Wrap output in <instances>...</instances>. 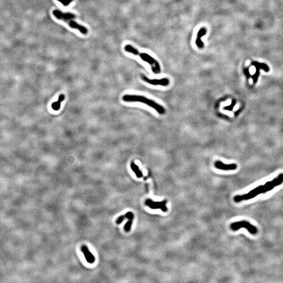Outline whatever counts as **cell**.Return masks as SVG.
Returning a JSON list of instances; mask_svg holds the SVG:
<instances>
[{"label":"cell","instance_id":"cell-1","mask_svg":"<svg viewBox=\"0 0 283 283\" xmlns=\"http://www.w3.org/2000/svg\"><path fill=\"white\" fill-rule=\"evenodd\" d=\"M124 50L126 52L131 53L133 55H138L144 61L150 64L152 71L154 73L159 74L161 72V67L159 62L153 57H151L150 55L146 53L139 52L138 50L130 45H126L125 46Z\"/></svg>","mask_w":283,"mask_h":283},{"label":"cell","instance_id":"cell-8","mask_svg":"<svg viewBox=\"0 0 283 283\" xmlns=\"http://www.w3.org/2000/svg\"><path fill=\"white\" fill-rule=\"evenodd\" d=\"M252 66H254V67H255L256 69V73L254 75L252 76L253 82H254V83H255L257 82L259 75H260V69H263L266 72H268L269 71V67L265 64H262V63L256 62V61H254V62H252Z\"/></svg>","mask_w":283,"mask_h":283},{"label":"cell","instance_id":"cell-19","mask_svg":"<svg viewBox=\"0 0 283 283\" xmlns=\"http://www.w3.org/2000/svg\"><path fill=\"white\" fill-rule=\"evenodd\" d=\"M244 74H245V75L247 76V78H249V76H250V74H249V69H248V68H246V69H244Z\"/></svg>","mask_w":283,"mask_h":283},{"label":"cell","instance_id":"cell-12","mask_svg":"<svg viewBox=\"0 0 283 283\" xmlns=\"http://www.w3.org/2000/svg\"><path fill=\"white\" fill-rule=\"evenodd\" d=\"M206 33H207V30L205 27H203V28L200 29L199 31L198 32L197 37L196 41V45L197 46V47L200 49H202L203 47H204L203 43L202 42L201 38L202 37L205 36Z\"/></svg>","mask_w":283,"mask_h":283},{"label":"cell","instance_id":"cell-17","mask_svg":"<svg viewBox=\"0 0 283 283\" xmlns=\"http://www.w3.org/2000/svg\"><path fill=\"white\" fill-rule=\"evenodd\" d=\"M57 1H58L59 2L61 3L65 6H67L68 5H69L73 0H57Z\"/></svg>","mask_w":283,"mask_h":283},{"label":"cell","instance_id":"cell-15","mask_svg":"<svg viewBox=\"0 0 283 283\" xmlns=\"http://www.w3.org/2000/svg\"><path fill=\"white\" fill-rule=\"evenodd\" d=\"M130 166H131V168L132 170L133 171H134V173H135L136 176H137L138 178H141V177H143V173L140 170L139 167H138L137 165H136L134 163L132 162L131 163Z\"/></svg>","mask_w":283,"mask_h":283},{"label":"cell","instance_id":"cell-16","mask_svg":"<svg viewBox=\"0 0 283 283\" xmlns=\"http://www.w3.org/2000/svg\"><path fill=\"white\" fill-rule=\"evenodd\" d=\"M133 221V219H129L127 222L125 224L124 226V230L125 232H129L131 230V226H132V225Z\"/></svg>","mask_w":283,"mask_h":283},{"label":"cell","instance_id":"cell-11","mask_svg":"<svg viewBox=\"0 0 283 283\" xmlns=\"http://www.w3.org/2000/svg\"><path fill=\"white\" fill-rule=\"evenodd\" d=\"M215 166L217 169L224 170H232L237 168V165L235 164H225L220 161H216Z\"/></svg>","mask_w":283,"mask_h":283},{"label":"cell","instance_id":"cell-3","mask_svg":"<svg viewBox=\"0 0 283 283\" xmlns=\"http://www.w3.org/2000/svg\"><path fill=\"white\" fill-rule=\"evenodd\" d=\"M123 100L125 102H140L148 106L152 107L156 110L159 114H164L165 112L164 108L159 104L156 103L155 102L148 99L144 96H135V95H125L123 97Z\"/></svg>","mask_w":283,"mask_h":283},{"label":"cell","instance_id":"cell-13","mask_svg":"<svg viewBox=\"0 0 283 283\" xmlns=\"http://www.w3.org/2000/svg\"><path fill=\"white\" fill-rule=\"evenodd\" d=\"M65 95L63 94H61L59 96L58 101L53 102L52 104V109L54 110V111H58L60 108L61 102L65 100Z\"/></svg>","mask_w":283,"mask_h":283},{"label":"cell","instance_id":"cell-6","mask_svg":"<svg viewBox=\"0 0 283 283\" xmlns=\"http://www.w3.org/2000/svg\"><path fill=\"white\" fill-rule=\"evenodd\" d=\"M283 182V174H281L272 181L268 182L263 185V193L268 192L273 189L275 187L282 184Z\"/></svg>","mask_w":283,"mask_h":283},{"label":"cell","instance_id":"cell-4","mask_svg":"<svg viewBox=\"0 0 283 283\" xmlns=\"http://www.w3.org/2000/svg\"><path fill=\"white\" fill-rule=\"evenodd\" d=\"M263 186L260 185L254 189L251 190L249 193L243 195H238L234 197V201L235 203H239L244 200H249L255 197L260 194H263Z\"/></svg>","mask_w":283,"mask_h":283},{"label":"cell","instance_id":"cell-7","mask_svg":"<svg viewBox=\"0 0 283 283\" xmlns=\"http://www.w3.org/2000/svg\"><path fill=\"white\" fill-rule=\"evenodd\" d=\"M166 200H164L163 201H158L155 202L150 199H147L145 201V204L148 207L152 209H161L162 211L166 212L167 211V208L166 207Z\"/></svg>","mask_w":283,"mask_h":283},{"label":"cell","instance_id":"cell-14","mask_svg":"<svg viewBox=\"0 0 283 283\" xmlns=\"http://www.w3.org/2000/svg\"><path fill=\"white\" fill-rule=\"evenodd\" d=\"M125 219H134V214L132 212H127V213L125 214L124 215L119 216L116 220V224H121Z\"/></svg>","mask_w":283,"mask_h":283},{"label":"cell","instance_id":"cell-5","mask_svg":"<svg viewBox=\"0 0 283 283\" xmlns=\"http://www.w3.org/2000/svg\"><path fill=\"white\" fill-rule=\"evenodd\" d=\"M230 228L233 231H237L240 228H246L249 233L252 234H255L257 233V228L256 227L249 224V222L245 221H239L236 222L232 224L230 226Z\"/></svg>","mask_w":283,"mask_h":283},{"label":"cell","instance_id":"cell-2","mask_svg":"<svg viewBox=\"0 0 283 283\" xmlns=\"http://www.w3.org/2000/svg\"><path fill=\"white\" fill-rule=\"evenodd\" d=\"M52 14L57 19L67 22L70 27L78 29L81 33L84 35L88 33V29L85 26H81L75 22V21L72 20L75 17V14L70 13H62L59 10H56L52 12Z\"/></svg>","mask_w":283,"mask_h":283},{"label":"cell","instance_id":"cell-18","mask_svg":"<svg viewBox=\"0 0 283 283\" xmlns=\"http://www.w3.org/2000/svg\"><path fill=\"white\" fill-rule=\"evenodd\" d=\"M236 104V101L235 100H233L232 102V103H231L230 106H228V107H225L224 108V109L228 110H230V111H231L232 110V109H233L234 106H235V104Z\"/></svg>","mask_w":283,"mask_h":283},{"label":"cell","instance_id":"cell-9","mask_svg":"<svg viewBox=\"0 0 283 283\" xmlns=\"http://www.w3.org/2000/svg\"><path fill=\"white\" fill-rule=\"evenodd\" d=\"M142 79L144 81L151 85L157 86L161 85L163 86H167L169 85V81L167 78H163L161 79H149L144 75H142Z\"/></svg>","mask_w":283,"mask_h":283},{"label":"cell","instance_id":"cell-10","mask_svg":"<svg viewBox=\"0 0 283 283\" xmlns=\"http://www.w3.org/2000/svg\"><path fill=\"white\" fill-rule=\"evenodd\" d=\"M81 250L83 252V255L87 262L90 264H93L95 262L96 258L94 256V255L92 254V253L89 251L88 247L86 245H83L81 247Z\"/></svg>","mask_w":283,"mask_h":283}]
</instances>
